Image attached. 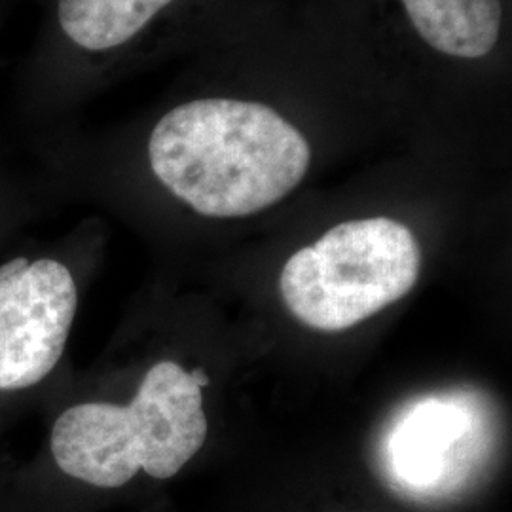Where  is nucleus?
I'll use <instances>...</instances> for the list:
<instances>
[{
	"mask_svg": "<svg viewBox=\"0 0 512 512\" xmlns=\"http://www.w3.org/2000/svg\"><path fill=\"white\" fill-rule=\"evenodd\" d=\"M154 175L181 202L213 219L255 215L306 177L304 135L274 109L200 99L167 112L148 141Z\"/></svg>",
	"mask_w": 512,
	"mask_h": 512,
	"instance_id": "nucleus-1",
	"label": "nucleus"
},
{
	"mask_svg": "<svg viewBox=\"0 0 512 512\" xmlns=\"http://www.w3.org/2000/svg\"><path fill=\"white\" fill-rule=\"evenodd\" d=\"M471 431L463 410L444 401H427L412 408L389 442V456L397 480L416 490H429L442 482L452 463V452L469 446Z\"/></svg>",
	"mask_w": 512,
	"mask_h": 512,
	"instance_id": "nucleus-5",
	"label": "nucleus"
},
{
	"mask_svg": "<svg viewBox=\"0 0 512 512\" xmlns=\"http://www.w3.org/2000/svg\"><path fill=\"white\" fill-rule=\"evenodd\" d=\"M78 293L73 274L52 258L0 266V389L40 384L69 340Z\"/></svg>",
	"mask_w": 512,
	"mask_h": 512,
	"instance_id": "nucleus-4",
	"label": "nucleus"
},
{
	"mask_svg": "<svg viewBox=\"0 0 512 512\" xmlns=\"http://www.w3.org/2000/svg\"><path fill=\"white\" fill-rule=\"evenodd\" d=\"M173 0H59V23L74 44L101 52L135 37Z\"/></svg>",
	"mask_w": 512,
	"mask_h": 512,
	"instance_id": "nucleus-7",
	"label": "nucleus"
},
{
	"mask_svg": "<svg viewBox=\"0 0 512 512\" xmlns=\"http://www.w3.org/2000/svg\"><path fill=\"white\" fill-rule=\"evenodd\" d=\"M420 37L442 54L476 59L501 33V0H401Z\"/></svg>",
	"mask_w": 512,
	"mask_h": 512,
	"instance_id": "nucleus-6",
	"label": "nucleus"
},
{
	"mask_svg": "<svg viewBox=\"0 0 512 512\" xmlns=\"http://www.w3.org/2000/svg\"><path fill=\"white\" fill-rule=\"evenodd\" d=\"M202 370L156 363L128 406L76 404L52 429V456L61 473L95 488L126 486L139 471L177 475L207 439Z\"/></svg>",
	"mask_w": 512,
	"mask_h": 512,
	"instance_id": "nucleus-2",
	"label": "nucleus"
},
{
	"mask_svg": "<svg viewBox=\"0 0 512 512\" xmlns=\"http://www.w3.org/2000/svg\"><path fill=\"white\" fill-rule=\"evenodd\" d=\"M420 268V245L408 226L385 217L349 220L287 260L279 291L302 325L338 332L404 298Z\"/></svg>",
	"mask_w": 512,
	"mask_h": 512,
	"instance_id": "nucleus-3",
	"label": "nucleus"
}]
</instances>
